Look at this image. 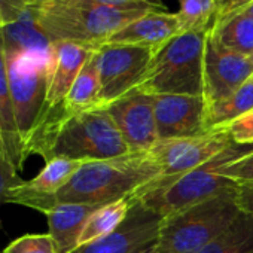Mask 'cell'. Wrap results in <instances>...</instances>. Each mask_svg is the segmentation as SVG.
Masks as SVG:
<instances>
[{
	"instance_id": "obj_26",
	"label": "cell",
	"mask_w": 253,
	"mask_h": 253,
	"mask_svg": "<svg viewBox=\"0 0 253 253\" xmlns=\"http://www.w3.org/2000/svg\"><path fill=\"white\" fill-rule=\"evenodd\" d=\"M2 253H58L49 234H27L14 240Z\"/></svg>"
},
{
	"instance_id": "obj_37",
	"label": "cell",
	"mask_w": 253,
	"mask_h": 253,
	"mask_svg": "<svg viewBox=\"0 0 253 253\" xmlns=\"http://www.w3.org/2000/svg\"><path fill=\"white\" fill-rule=\"evenodd\" d=\"M6 26V23H5V20L2 18V15H0V29H3Z\"/></svg>"
},
{
	"instance_id": "obj_27",
	"label": "cell",
	"mask_w": 253,
	"mask_h": 253,
	"mask_svg": "<svg viewBox=\"0 0 253 253\" xmlns=\"http://www.w3.org/2000/svg\"><path fill=\"white\" fill-rule=\"evenodd\" d=\"M219 173L235 183H253V151L231 161L219 170Z\"/></svg>"
},
{
	"instance_id": "obj_1",
	"label": "cell",
	"mask_w": 253,
	"mask_h": 253,
	"mask_svg": "<svg viewBox=\"0 0 253 253\" xmlns=\"http://www.w3.org/2000/svg\"><path fill=\"white\" fill-rule=\"evenodd\" d=\"M26 154L27 158L38 154L45 161L69 158L88 163L131 152L104 106L75 115H64L60 106L45 115Z\"/></svg>"
},
{
	"instance_id": "obj_12",
	"label": "cell",
	"mask_w": 253,
	"mask_h": 253,
	"mask_svg": "<svg viewBox=\"0 0 253 253\" xmlns=\"http://www.w3.org/2000/svg\"><path fill=\"white\" fill-rule=\"evenodd\" d=\"M104 107L115 121L130 152H149L160 140L152 95L133 89Z\"/></svg>"
},
{
	"instance_id": "obj_32",
	"label": "cell",
	"mask_w": 253,
	"mask_h": 253,
	"mask_svg": "<svg viewBox=\"0 0 253 253\" xmlns=\"http://www.w3.org/2000/svg\"><path fill=\"white\" fill-rule=\"evenodd\" d=\"M104 5H112L124 9H145V11H154L155 8L148 5L145 0H97Z\"/></svg>"
},
{
	"instance_id": "obj_3",
	"label": "cell",
	"mask_w": 253,
	"mask_h": 253,
	"mask_svg": "<svg viewBox=\"0 0 253 253\" xmlns=\"http://www.w3.org/2000/svg\"><path fill=\"white\" fill-rule=\"evenodd\" d=\"M145 9H124L97 0H38L33 14L46 38L98 48Z\"/></svg>"
},
{
	"instance_id": "obj_14",
	"label": "cell",
	"mask_w": 253,
	"mask_h": 253,
	"mask_svg": "<svg viewBox=\"0 0 253 253\" xmlns=\"http://www.w3.org/2000/svg\"><path fill=\"white\" fill-rule=\"evenodd\" d=\"M84 163L85 161L69 158H52L46 161L36 177L23 180L18 186L11 189L6 203L26 206L39 211L42 206L70 180Z\"/></svg>"
},
{
	"instance_id": "obj_19",
	"label": "cell",
	"mask_w": 253,
	"mask_h": 253,
	"mask_svg": "<svg viewBox=\"0 0 253 253\" xmlns=\"http://www.w3.org/2000/svg\"><path fill=\"white\" fill-rule=\"evenodd\" d=\"M5 51L26 52L43 60H51L52 42L36 23L33 9L23 14L17 21L2 29Z\"/></svg>"
},
{
	"instance_id": "obj_22",
	"label": "cell",
	"mask_w": 253,
	"mask_h": 253,
	"mask_svg": "<svg viewBox=\"0 0 253 253\" xmlns=\"http://www.w3.org/2000/svg\"><path fill=\"white\" fill-rule=\"evenodd\" d=\"M213 29L220 43L241 55L253 57V18L243 14L234 12L213 21Z\"/></svg>"
},
{
	"instance_id": "obj_11",
	"label": "cell",
	"mask_w": 253,
	"mask_h": 253,
	"mask_svg": "<svg viewBox=\"0 0 253 253\" xmlns=\"http://www.w3.org/2000/svg\"><path fill=\"white\" fill-rule=\"evenodd\" d=\"M163 217L134 198L124 223L112 234L79 246L73 253H145L160 240Z\"/></svg>"
},
{
	"instance_id": "obj_34",
	"label": "cell",
	"mask_w": 253,
	"mask_h": 253,
	"mask_svg": "<svg viewBox=\"0 0 253 253\" xmlns=\"http://www.w3.org/2000/svg\"><path fill=\"white\" fill-rule=\"evenodd\" d=\"M238 12V11H237ZM240 12H243V14H246V15H249V17H252L253 18V2L250 3V5H247V6H244V8H241L240 9ZM234 14V12H232Z\"/></svg>"
},
{
	"instance_id": "obj_13",
	"label": "cell",
	"mask_w": 253,
	"mask_h": 253,
	"mask_svg": "<svg viewBox=\"0 0 253 253\" xmlns=\"http://www.w3.org/2000/svg\"><path fill=\"white\" fill-rule=\"evenodd\" d=\"M152 101L160 140L192 137L207 131L204 97L158 94L152 95Z\"/></svg>"
},
{
	"instance_id": "obj_17",
	"label": "cell",
	"mask_w": 253,
	"mask_h": 253,
	"mask_svg": "<svg viewBox=\"0 0 253 253\" xmlns=\"http://www.w3.org/2000/svg\"><path fill=\"white\" fill-rule=\"evenodd\" d=\"M98 206L63 203L51 207L48 217L49 235L54 240L58 253H73L79 247V238L85 222Z\"/></svg>"
},
{
	"instance_id": "obj_6",
	"label": "cell",
	"mask_w": 253,
	"mask_h": 253,
	"mask_svg": "<svg viewBox=\"0 0 253 253\" xmlns=\"http://www.w3.org/2000/svg\"><path fill=\"white\" fill-rule=\"evenodd\" d=\"M243 211L238 186L163 219L158 246L169 253H195L222 234Z\"/></svg>"
},
{
	"instance_id": "obj_24",
	"label": "cell",
	"mask_w": 253,
	"mask_h": 253,
	"mask_svg": "<svg viewBox=\"0 0 253 253\" xmlns=\"http://www.w3.org/2000/svg\"><path fill=\"white\" fill-rule=\"evenodd\" d=\"M253 110V81H247L232 95L211 104L206 112V130L223 128Z\"/></svg>"
},
{
	"instance_id": "obj_16",
	"label": "cell",
	"mask_w": 253,
	"mask_h": 253,
	"mask_svg": "<svg viewBox=\"0 0 253 253\" xmlns=\"http://www.w3.org/2000/svg\"><path fill=\"white\" fill-rule=\"evenodd\" d=\"M179 33H182V27L177 14L154 9L122 27L109 39V42L143 46L157 51Z\"/></svg>"
},
{
	"instance_id": "obj_7",
	"label": "cell",
	"mask_w": 253,
	"mask_h": 253,
	"mask_svg": "<svg viewBox=\"0 0 253 253\" xmlns=\"http://www.w3.org/2000/svg\"><path fill=\"white\" fill-rule=\"evenodd\" d=\"M17 128L27 160V146L46 115L51 60L26 52L5 51Z\"/></svg>"
},
{
	"instance_id": "obj_20",
	"label": "cell",
	"mask_w": 253,
	"mask_h": 253,
	"mask_svg": "<svg viewBox=\"0 0 253 253\" xmlns=\"http://www.w3.org/2000/svg\"><path fill=\"white\" fill-rule=\"evenodd\" d=\"M100 91H101V85H100V73H98L97 49H95V52L82 67L75 84L72 85L61 106L63 113L75 115L95 107H103L100 100Z\"/></svg>"
},
{
	"instance_id": "obj_5",
	"label": "cell",
	"mask_w": 253,
	"mask_h": 253,
	"mask_svg": "<svg viewBox=\"0 0 253 253\" xmlns=\"http://www.w3.org/2000/svg\"><path fill=\"white\" fill-rule=\"evenodd\" d=\"M206 32H183L154 52L148 70L136 88L149 95L179 94L203 97Z\"/></svg>"
},
{
	"instance_id": "obj_33",
	"label": "cell",
	"mask_w": 253,
	"mask_h": 253,
	"mask_svg": "<svg viewBox=\"0 0 253 253\" xmlns=\"http://www.w3.org/2000/svg\"><path fill=\"white\" fill-rule=\"evenodd\" d=\"M238 198L243 210L253 214V183L238 185Z\"/></svg>"
},
{
	"instance_id": "obj_28",
	"label": "cell",
	"mask_w": 253,
	"mask_h": 253,
	"mask_svg": "<svg viewBox=\"0 0 253 253\" xmlns=\"http://www.w3.org/2000/svg\"><path fill=\"white\" fill-rule=\"evenodd\" d=\"M23 180L18 176V170L8 160L2 143H0V206L6 203V198L15 186H18Z\"/></svg>"
},
{
	"instance_id": "obj_10",
	"label": "cell",
	"mask_w": 253,
	"mask_h": 253,
	"mask_svg": "<svg viewBox=\"0 0 253 253\" xmlns=\"http://www.w3.org/2000/svg\"><path fill=\"white\" fill-rule=\"evenodd\" d=\"M253 76V57L241 55L225 48L213 26L204 41V101L209 106L232 95Z\"/></svg>"
},
{
	"instance_id": "obj_35",
	"label": "cell",
	"mask_w": 253,
	"mask_h": 253,
	"mask_svg": "<svg viewBox=\"0 0 253 253\" xmlns=\"http://www.w3.org/2000/svg\"><path fill=\"white\" fill-rule=\"evenodd\" d=\"M145 253H169L167 250H164V249H161L160 246H158V243L154 246V247H151L148 252H145Z\"/></svg>"
},
{
	"instance_id": "obj_2",
	"label": "cell",
	"mask_w": 253,
	"mask_h": 253,
	"mask_svg": "<svg viewBox=\"0 0 253 253\" xmlns=\"http://www.w3.org/2000/svg\"><path fill=\"white\" fill-rule=\"evenodd\" d=\"M160 176L161 170L151 152L88 161L39 211L45 214L51 207L63 203L103 206L134 195Z\"/></svg>"
},
{
	"instance_id": "obj_4",
	"label": "cell",
	"mask_w": 253,
	"mask_h": 253,
	"mask_svg": "<svg viewBox=\"0 0 253 253\" xmlns=\"http://www.w3.org/2000/svg\"><path fill=\"white\" fill-rule=\"evenodd\" d=\"M252 151L253 145L234 143L211 161L176 177H158L133 197L163 219L169 217L226 189L237 188L238 183L222 176L219 170Z\"/></svg>"
},
{
	"instance_id": "obj_38",
	"label": "cell",
	"mask_w": 253,
	"mask_h": 253,
	"mask_svg": "<svg viewBox=\"0 0 253 253\" xmlns=\"http://www.w3.org/2000/svg\"><path fill=\"white\" fill-rule=\"evenodd\" d=\"M250 81H253V76H252V78H250Z\"/></svg>"
},
{
	"instance_id": "obj_23",
	"label": "cell",
	"mask_w": 253,
	"mask_h": 253,
	"mask_svg": "<svg viewBox=\"0 0 253 253\" xmlns=\"http://www.w3.org/2000/svg\"><path fill=\"white\" fill-rule=\"evenodd\" d=\"M195 253H253V214H241L214 240Z\"/></svg>"
},
{
	"instance_id": "obj_29",
	"label": "cell",
	"mask_w": 253,
	"mask_h": 253,
	"mask_svg": "<svg viewBox=\"0 0 253 253\" xmlns=\"http://www.w3.org/2000/svg\"><path fill=\"white\" fill-rule=\"evenodd\" d=\"M226 128L237 145H253V110L232 121Z\"/></svg>"
},
{
	"instance_id": "obj_31",
	"label": "cell",
	"mask_w": 253,
	"mask_h": 253,
	"mask_svg": "<svg viewBox=\"0 0 253 253\" xmlns=\"http://www.w3.org/2000/svg\"><path fill=\"white\" fill-rule=\"evenodd\" d=\"M253 0H214L216 3V18H222V17H226L232 12H237L240 11L241 8L250 5Z\"/></svg>"
},
{
	"instance_id": "obj_36",
	"label": "cell",
	"mask_w": 253,
	"mask_h": 253,
	"mask_svg": "<svg viewBox=\"0 0 253 253\" xmlns=\"http://www.w3.org/2000/svg\"><path fill=\"white\" fill-rule=\"evenodd\" d=\"M145 2H146L148 5L154 6V8H158V6L161 5V0H145Z\"/></svg>"
},
{
	"instance_id": "obj_30",
	"label": "cell",
	"mask_w": 253,
	"mask_h": 253,
	"mask_svg": "<svg viewBox=\"0 0 253 253\" xmlns=\"http://www.w3.org/2000/svg\"><path fill=\"white\" fill-rule=\"evenodd\" d=\"M38 0H0V15L6 24L17 21L23 14L32 11Z\"/></svg>"
},
{
	"instance_id": "obj_21",
	"label": "cell",
	"mask_w": 253,
	"mask_h": 253,
	"mask_svg": "<svg viewBox=\"0 0 253 253\" xmlns=\"http://www.w3.org/2000/svg\"><path fill=\"white\" fill-rule=\"evenodd\" d=\"M133 203H134V197L131 195L122 200H116L98 206L85 222V226L79 238V246L95 241L116 231L124 223L126 216H128Z\"/></svg>"
},
{
	"instance_id": "obj_8",
	"label": "cell",
	"mask_w": 253,
	"mask_h": 253,
	"mask_svg": "<svg viewBox=\"0 0 253 253\" xmlns=\"http://www.w3.org/2000/svg\"><path fill=\"white\" fill-rule=\"evenodd\" d=\"M154 52L151 48L110 42L97 48L101 106L116 101L140 85Z\"/></svg>"
},
{
	"instance_id": "obj_9",
	"label": "cell",
	"mask_w": 253,
	"mask_h": 253,
	"mask_svg": "<svg viewBox=\"0 0 253 253\" xmlns=\"http://www.w3.org/2000/svg\"><path fill=\"white\" fill-rule=\"evenodd\" d=\"M232 145L234 140L223 126L192 137L158 140L149 152L161 170L160 177H176L211 161Z\"/></svg>"
},
{
	"instance_id": "obj_18",
	"label": "cell",
	"mask_w": 253,
	"mask_h": 253,
	"mask_svg": "<svg viewBox=\"0 0 253 253\" xmlns=\"http://www.w3.org/2000/svg\"><path fill=\"white\" fill-rule=\"evenodd\" d=\"M0 143H2V148L12 166L18 171H21L26 163V157L17 128L15 112L11 97L2 29H0Z\"/></svg>"
},
{
	"instance_id": "obj_15",
	"label": "cell",
	"mask_w": 253,
	"mask_h": 253,
	"mask_svg": "<svg viewBox=\"0 0 253 253\" xmlns=\"http://www.w3.org/2000/svg\"><path fill=\"white\" fill-rule=\"evenodd\" d=\"M95 49L97 48L73 42L52 43L46 94V113L63 106L78 75L91 58V55L95 52Z\"/></svg>"
},
{
	"instance_id": "obj_25",
	"label": "cell",
	"mask_w": 253,
	"mask_h": 253,
	"mask_svg": "<svg viewBox=\"0 0 253 253\" xmlns=\"http://www.w3.org/2000/svg\"><path fill=\"white\" fill-rule=\"evenodd\" d=\"M182 33L206 32L216 17L214 0H179L177 12Z\"/></svg>"
}]
</instances>
